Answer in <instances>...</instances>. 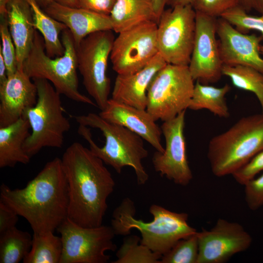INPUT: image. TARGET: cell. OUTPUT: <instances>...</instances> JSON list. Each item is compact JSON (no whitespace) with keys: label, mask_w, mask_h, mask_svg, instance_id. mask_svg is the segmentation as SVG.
Wrapping results in <instances>:
<instances>
[{"label":"cell","mask_w":263,"mask_h":263,"mask_svg":"<svg viewBox=\"0 0 263 263\" xmlns=\"http://www.w3.org/2000/svg\"><path fill=\"white\" fill-rule=\"evenodd\" d=\"M69 194L68 218L83 227L102 225L115 182L101 159L75 142L61 158Z\"/></svg>","instance_id":"6da1fadb"},{"label":"cell","mask_w":263,"mask_h":263,"mask_svg":"<svg viewBox=\"0 0 263 263\" xmlns=\"http://www.w3.org/2000/svg\"><path fill=\"white\" fill-rule=\"evenodd\" d=\"M0 201L30 224L33 233L54 232L68 217V184L61 159L46 164L22 188L12 189L2 184Z\"/></svg>","instance_id":"7a4b0ae2"},{"label":"cell","mask_w":263,"mask_h":263,"mask_svg":"<svg viewBox=\"0 0 263 263\" xmlns=\"http://www.w3.org/2000/svg\"><path fill=\"white\" fill-rule=\"evenodd\" d=\"M79 124V134L89 144V149L104 164L120 173L123 168L132 167L138 185L145 184L149 175L142 164L148 151L143 139L127 128L111 123L98 114L72 115Z\"/></svg>","instance_id":"3957f363"},{"label":"cell","mask_w":263,"mask_h":263,"mask_svg":"<svg viewBox=\"0 0 263 263\" xmlns=\"http://www.w3.org/2000/svg\"><path fill=\"white\" fill-rule=\"evenodd\" d=\"M149 211L153 216L152 221L136 219L133 202L125 198L113 214L111 226L115 235L127 236L136 229L141 233L140 243L162 256L178 241L197 232L188 225L186 213L173 212L155 204L150 206Z\"/></svg>","instance_id":"277c9868"},{"label":"cell","mask_w":263,"mask_h":263,"mask_svg":"<svg viewBox=\"0 0 263 263\" xmlns=\"http://www.w3.org/2000/svg\"><path fill=\"white\" fill-rule=\"evenodd\" d=\"M61 39L63 55L50 57L46 53L42 36L36 30L32 47L23 64L24 72L32 79L47 80L60 94L73 101L97 106L78 90L76 46L67 28L62 31Z\"/></svg>","instance_id":"5b68a950"},{"label":"cell","mask_w":263,"mask_h":263,"mask_svg":"<svg viewBox=\"0 0 263 263\" xmlns=\"http://www.w3.org/2000/svg\"><path fill=\"white\" fill-rule=\"evenodd\" d=\"M263 149V113L244 116L213 136L207 157L217 177L232 175Z\"/></svg>","instance_id":"8992f818"},{"label":"cell","mask_w":263,"mask_h":263,"mask_svg":"<svg viewBox=\"0 0 263 263\" xmlns=\"http://www.w3.org/2000/svg\"><path fill=\"white\" fill-rule=\"evenodd\" d=\"M33 80L37 88V102L22 115L28 120L31 129L23 147L31 158L43 148H61L71 126L63 114L60 94L47 80Z\"/></svg>","instance_id":"52a82bcc"},{"label":"cell","mask_w":263,"mask_h":263,"mask_svg":"<svg viewBox=\"0 0 263 263\" xmlns=\"http://www.w3.org/2000/svg\"><path fill=\"white\" fill-rule=\"evenodd\" d=\"M194 85L188 66L167 63L149 85L146 110L156 121L174 118L188 109Z\"/></svg>","instance_id":"ba28073f"},{"label":"cell","mask_w":263,"mask_h":263,"mask_svg":"<svg viewBox=\"0 0 263 263\" xmlns=\"http://www.w3.org/2000/svg\"><path fill=\"white\" fill-rule=\"evenodd\" d=\"M112 31L92 33L76 47L78 69L83 84L100 111L105 108L110 99V80L107 70L115 39Z\"/></svg>","instance_id":"9c48e42d"},{"label":"cell","mask_w":263,"mask_h":263,"mask_svg":"<svg viewBox=\"0 0 263 263\" xmlns=\"http://www.w3.org/2000/svg\"><path fill=\"white\" fill-rule=\"evenodd\" d=\"M196 11L192 5L164 10L158 22V52L168 64L188 66L196 30Z\"/></svg>","instance_id":"30bf717a"},{"label":"cell","mask_w":263,"mask_h":263,"mask_svg":"<svg viewBox=\"0 0 263 263\" xmlns=\"http://www.w3.org/2000/svg\"><path fill=\"white\" fill-rule=\"evenodd\" d=\"M57 230L63 244L59 263H106L110 256L106 252L117 248L111 226L83 227L67 217Z\"/></svg>","instance_id":"8fae6325"},{"label":"cell","mask_w":263,"mask_h":263,"mask_svg":"<svg viewBox=\"0 0 263 263\" xmlns=\"http://www.w3.org/2000/svg\"><path fill=\"white\" fill-rule=\"evenodd\" d=\"M157 28L156 22L149 21L118 33L110 56L117 75L139 71L159 53Z\"/></svg>","instance_id":"7c38bea8"},{"label":"cell","mask_w":263,"mask_h":263,"mask_svg":"<svg viewBox=\"0 0 263 263\" xmlns=\"http://www.w3.org/2000/svg\"><path fill=\"white\" fill-rule=\"evenodd\" d=\"M186 111L163 122L161 126L165 140L164 151L154 153L152 162L155 170L175 184L188 185L193 175L188 165L184 135Z\"/></svg>","instance_id":"4fadbf2b"},{"label":"cell","mask_w":263,"mask_h":263,"mask_svg":"<svg viewBox=\"0 0 263 263\" xmlns=\"http://www.w3.org/2000/svg\"><path fill=\"white\" fill-rule=\"evenodd\" d=\"M196 13L195 35L188 69L194 81L205 84L214 83L223 75V65L216 38L217 18Z\"/></svg>","instance_id":"5bb4252c"},{"label":"cell","mask_w":263,"mask_h":263,"mask_svg":"<svg viewBox=\"0 0 263 263\" xmlns=\"http://www.w3.org/2000/svg\"><path fill=\"white\" fill-rule=\"evenodd\" d=\"M199 254L197 263H223L247 250L252 238L237 222L220 218L209 230L197 233Z\"/></svg>","instance_id":"9a60e30c"},{"label":"cell","mask_w":263,"mask_h":263,"mask_svg":"<svg viewBox=\"0 0 263 263\" xmlns=\"http://www.w3.org/2000/svg\"><path fill=\"white\" fill-rule=\"evenodd\" d=\"M216 34L223 65L247 66L263 74L260 51L262 36L242 33L221 17L217 19Z\"/></svg>","instance_id":"2e32d148"},{"label":"cell","mask_w":263,"mask_h":263,"mask_svg":"<svg viewBox=\"0 0 263 263\" xmlns=\"http://www.w3.org/2000/svg\"><path fill=\"white\" fill-rule=\"evenodd\" d=\"M37 99L35 83L23 68L18 69L0 84V127L17 121L36 104Z\"/></svg>","instance_id":"e0dca14e"},{"label":"cell","mask_w":263,"mask_h":263,"mask_svg":"<svg viewBox=\"0 0 263 263\" xmlns=\"http://www.w3.org/2000/svg\"><path fill=\"white\" fill-rule=\"evenodd\" d=\"M99 114L106 120L135 133L156 151H164L161 143V127L146 109H138L110 98L105 108Z\"/></svg>","instance_id":"ac0fdd59"},{"label":"cell","mask_w":263,"mask_h":263,"mask_svg":"<svg viewBox=\"0 0 263 263\" xmlns=\"http://www.w3.org/2000/svg\"><path fill=\"white\" fill-rule=\"evenodd\" d=\"M43 9L51 17L66 25L72 34L76 47L92 33L113 30L110 15L64 6L55 1Z\"/></svg>","instance_id":"d6986e66"},{"label":"cell","mask_w":263,"mask_h":263,"mask_svg":"<svg viewBox=\"0 0 263 263\" xmlns=\"http://www.w3.org/2000/svg\"><path fill=\"white\" fill-rule=\"evenodd\" d=\"M167 64L158 53L139 71L129 75H117L111 98L138 109L146 110L149 85L156 74Z\"/></svg>","instance_id":"ffe728a7"},{"label":"cell","mask_w":263,"mask_h":263,"mask_svg":"<svg viewBox=\"0 0 263 263\" xmlns=\"http://www.w3.org/2000/svg\"><path fill=\"white\" fill-rule=\"evenodd\" d=\"M7 9L9 31L16 49L18 69H20L23 68L34 38L32 11L26 0H10Z\"/></svg>","instance_id":"44dd1931"},{"label":"cell","mask_w":263,"mask_h":263,"mask_svg":"<svg viewBox=\"0 0 263 263\" xmlns=\"http://www.w3.org/2000/svg\"><path fill=\"white\" fill-rule=\"evenodd\" d=\"M30 129L29 122L24 116L8 126L0 127V168L29 163L31 158L23 147L30 134Z\"/></svg>","instance_id":"7402d4cb"},{"label":"cell","mask_w":263,"mask_h":263,"mask_svg":"<svg viewBox=\"0 0 263 263\" xmlns=\"http://www.w3.org/2000/svg\"><path fill=\"white\" fill-rule=\"evenodd\" d=\"M110 15L113 31L118 34L145 22L155 21L153 0H116Z\"/></svg>","instance_id":"603a6c76"},{"label":"cell","mask_w":263,"mask_h":263,"mask_svg":"<svg viewBox=\"0 0 263 263\" xmlns=\"http://www.w3.org/2000/svg\"><path fill=\"white\" fill-rule=\"evenodd\" d=\"M26 0L32 9L34 27L43 37L46 54L51 57L62 56L64 48L59 35L67 27L47 14L36 0Z\"/></svg>","instance_id":"cb8c5ba5"},{"label":"cell","mask_w":263,"mask_h":263,"mask_svg":"<svg viewBox=\"0 0 263 263\" xmlns=\"http://www.w3.org/2000/svg\"><path fill=\"white\" fill-rule=\"evenodd\" d=\"M230 89L228 84L216 87L196 81L188 109L194 111L207 109L217 116L227 118L230 113L225 96Z\"/></svg>","instance_id":"d4e9b609"},{"label":"cell","mask_w":263,"mask_h":263,"mask_svg":"<svg viewBox=\"0 0 263 263\" xmlns=\"http://www.w3.org/2000/svg\"><path fill=\"white\" fill-rule=\"evenodd\" d=\"M33 236L16 226L0 235V263H19L29 253Z\"/></svg>","instance_id":"484cf974"},{"label":"cell","mask_w":263,"mask_h":263,"mask_svg":"<svg viewBox=\"0 0 263 263\" xmlns=\"http://www.w3.org/2000/svg\"><path fill=\"white\" fill-rule=\"evenodd\" d=\"M63 249L61 237L48 232L33 233L31 249L24 263H59Z\"/></svg>","instance_id":"4316f807"},{"label":"cell","mask_w":263,"mask_h":263,"mask_svg":"<svg viewBox=\"0 0 263 263\" xmlns=\"http://www.w3.org/2000/svg\"><path fill=\"white\" fill-rule=\"evenodd\" d=\"M222 75L228 77L237 88L255 94L263 113V74L256 69L244 65H223Z\"/></svg>","instance_id":"83f0119b"},{"label":"cell","mask_w":263,"mask_h":263,"mask_svg":"<svg viewBox=\"0 0 263 263\" xmlns=\"http://www.w3.org/2000/svg\"><path fill=\"white\" fill-rule=\"evenodd\" d=\"M137 235H127L112 263H161V255L140 243Z\"/></svg>","instance_id":"f1b7e54d"},{"label":"cell","mask_w":263,"mask_h":263,"mask_svg":"<svg viewBox=\"0 0 263 263\" xmlns=\"http://www.w3.org/2000/svg\"><path fill=\"white\" fill-rule=\"evenodd\" d=\"M196 233L178 241L161 258V263H197L199 244Z\"/></svg>","instance_id":"f546056e"},{"label":"cell","mask_w":263,"mask_h":263,"mask_svg":"<svg viewBox=\"0 0 263 263\" xmlns=\"http://www.w3.org/2000/svg\"><path fill=\"white\" fill-rule=\"evenodd\" d=\"M220 17L242 33L247 34L250 30H256L262 34L263 38V14L260 16H250L237 5L224 13Z\"/></svg>","instance_id":"4dcf8cb0"},{"label":"cell","mask_w":263,"mask_h":263,"mask_svg":"<svg viewBox=\"0 0 263 263\" xmlns=\"http://www.w3.org/2000/svg\"><path fill=\"white\" fill-rule=\"evenodd\" d=\"M0 35L1 39L0 51L4 59L7 76H9L16 72L18 64L16 49L9 31L7 17H0Z\"/></svg>","instance_id":"1f68e13d"},{"label":"cell","mask_w":263,"mask_h":263,"mask_svg":"<svg viewBox=\"0 0 263 263\" xmlns=\"http://www.w3.org/2000/svg\"><path fill=\"white\" fill-rule=\"evenodd\" d=\"M192 5L197 12L218 18L225 12L238 5V0H194Z\"/></svg>","instance_id":"d6a6232c"},{"label":"cell","mask_w":263,"mask_h":263,"mask_svg":"<svg viewBox=\"0 0 263 263\" xmlns=\"http://www.w3.org/2000/svg\"><path fill=\"white\" fill-rule=\"evenodd\" d=\"M263 171V149L231 175L239 184L244 185Z\"/></svg>","instance_id":"836d02e7"},{"label":"cell","mask_w":263,"mask_h":263,"mask_svg":"<svg viewBox=\"0 0 263 263\" xmlns=\"http://www.w3.org/2000/svg\"><path fill=\"white\" fill-rule=\"evenodd\" d=\"M244 199L248 207L256 210L263 206V173L244 185Z\"/></svg>","instance_id":"e575fe53"},{"label":"cell","mask_w":263,"mask_h":263,"mask_svg":"<svg viewBox=\"0 0 263 263\" xmlns=\"http://www.w3.org/2000/svg\"><path fill=\"white\" fill-rule=\"evenodd\" d=\"M78 8L110 15L116 0H76Z\"/></svg>","instance_id":"d590c367"},{"label":"cell","mask_w":263,"mask_h":263,"mask_svg":"<svg viewBox=\"0 0 263 263\" xmlns=\"http://www.w3.org/2000/svg\"><path fill=\"white\" fill-rule=\"evenodd\" d=\"M19 216L12 208L0 201V235L16 226Z\"/></svg>","instance_id":"8d00e7d4"},{"label":"cell","mask_w":263,"mask_h":263,"mask_svg":"<svg viewBox=\"0 0 263 263\" xmlns=\"http://www.w3.org/2000/svg\"><path fill=\"white\" fill-rule=\"evenodd\" d=\"M238 5L247 13L254 10L263 14V0H238Z\"/></svg>","instance_id":"74e56055"},{"label":"cell","mask_w":263,"mask_h":263,"mask_svg":"<svg viewBox=\"0 0 263 263\" xmlns=\"http://www.w3.org/2000/svg\"><path fill=\"white\" fill-rule=\"evenodd\" d=\"M169 0H153L154 14L155 21L157 23L161 14L165 10V5Z\"/></svg>","instance_id":"f35d334b"},{"label":"cell","mask_w":263,"mask_h":263,"mask_svg":"<svg viewBox=\"0 0 263 263\" xmlns=\"http://www.w3.org/2000/svg\"><path fill=\"white\" fill-rule=\"evenodd\" d=\"M7 77L6 66L2 53L0 51V84L3 83Z\"/></svg>","instance_id":"ab89813d"},{"label":"cell","mask_w":263,"mask_h":263,"mask_svg":"<svg viewBox=\"0 0 263 263\" xmlns=\"http://www.w3.org/2000/svg\"><path fill=\"white\" fill-rule=\"evenodd\" d=\"M194 0H169L168 4L171 7L178 5H192Z\"/></svg>","instance_id":"60d3db41"},{"label":"cell","mask_w":263,"mask_h":263,"mask_svg":"<svg viewBox=\"0 0 263 263\" xmlns=\"http://www.w3.org/2000/svg\"><path fill=\"white\" fill-rule=\"evenodd\" d=\"M10 1V0H0V17H7V7Z\"/></svg>","instance_id":"b9f144b4"},{"label":"cell","mask_w":263,"mask_h":263,"mask_svg":"<svg viewBox=\"0 0 263 263\" xmlns=\"http://www.w3.org/2000/svg\"><path fill=\"white\" fill-rule=\"evenodd\" d=\"M56 3L61 5L71 7L78 8L76 0H53Z\"/></svg>","instance_id":"7bdbcfd3"},{"label":"cell","mask_w":263,"mask_h":263,"mask_svg":"<svg viewBox=\"0 0 263 263\" xmlns=\"http://www.w3.org/2000/svg\"><path fill=\"white\" fill-rule=\"evenodd\" d=\"M39 5L44 9L48 5L51 3L53 0H36Z\"/></svg>","instance_id":"ee69618b"},{"label":"cell","mask_w":263,"mask_h":263,"mask_svg":"<svg viewBox=\"0 0 263 263\" xmlns=\"http://www.w3.org/2000/svg\"><path fill=\"white\" fill-rule=\"evenodd\" d=\"M260 51L261 54L263 55V45H261Z\"/></svg>","instance_id":"f6af8a7d"}]
</instances>
